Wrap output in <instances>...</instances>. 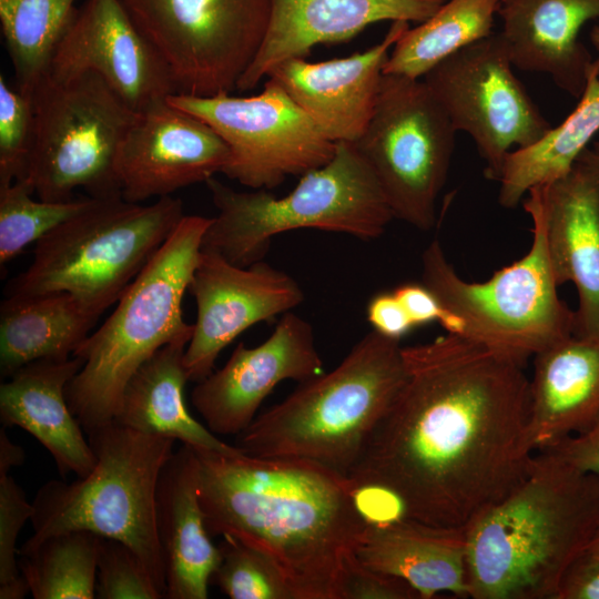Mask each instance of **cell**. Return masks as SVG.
Masks as SVG:
<instances>
[{
	"instance_id": "cell-1",
	"label": "cell",
	"mask_w": 599,
	"mask_h": 599,
	"mask_svg": "<svg viewBox=\"0 0 599 599\" xmlns=\"http://www.w3.org/2000/svg\"><path fill=\"white\" fill-rule=\"evenodd\" d=\"M402 352L405 383L348 479L393 496L407 518L467 528L532 468L530 379L457 334Z\"/></svg>"
},
{
	"instance_id": "cell-2",
	"label": "cell",
	"mask_w": 599,
	"mask_h": 599,
	"mask_svg": "<svg viewBox=\"0 0 599 599\" xmlns=\"http://www.w3.org/2000/svg\"><path fill=\"white\" fill-rule=\"evenodd\" d=\"M194 450L209 534L262 552L294 599H343L368 522L351 480L303 459Z\"/></svg>"
},
{
	"instance_id": "cell-3",
	"label": "cell",
	"mask_w": 599,
	"mask_h": 599,
	"mask_svg": "<svg viewBox=\"0 0 599 599\" xmlns=\"http://www.w3.org/2000/svg\"><path fill=\"white\" fill-rule=\"evenodd\" d=\"M599 525V475L539 453L528 477L466 529L474 599H555Z\"/></svg>"
},
{
	"instance_id": "cell-4",
	"label": "cell",
	"mask_w": 599,
	"mask_h": 599,
	"mask_svg": "<svg viewBox=\"0 0 599 599\" xmlns=\"http://www.w3.org/2000/svg\"><path fill=\"white\" fill-rule=\"evenodd\" d=\"M399 342L367 333L334 369L256 416L236 446L254 457L313 461L348 478L405 383Z\"/></svg>"
},
{
	"instance_id": "cell-5",
	"label": "cell",
	"mask_w": 599,
	"mask_h": 599,
	"mask_svg": "<svg viewBox=\"0 0 599 599\" xmlns=\"http://www.w3.org/2000/svg\"><path fill=\"white\" fill-rule=\"evenodd\" d=\"M210 222L185 215L112 314L73 353L83 365L65 395L85 433L115 418L129 380L159 349L189 344L193 324L184 321L182 302Z\"/></svg>"
},
{
	"instance_id": "cell-6",
	"label": "cell",
	"mask_w": 599,
	"mask_h": 599,
	"mask_svg": "<svg viewBox=\"0 0 599 599\" xmlns=\"http://www.w3.org/2000/svg\"><path fill=\"white\" fill-rule=\"evenodd\" d=\"M205 184L217 215L211 217L201 251L238 266L262 261L272 240L288 231L315 229L369 241L394 219L374 172L349 142H337L332 160L303 174L282 197L268 190L235 191L215 177Z\"/></svg>"
},
{
	"instance_id": "cell-7",
	"label": "cell",
	"mask_w": 599,
	"mask_h": 599,
	"mask_svg": "<svg viewBox=\"0 0 599 599\" xmlns=\"http://www.w3.org/2000/svg\"><path fill=\"white\" fill-rule=\"evenodd\" d=\"M87 434L97 457L94 467L75 481L53 479L39 488L30 519L34 534L27 542L73 530L120 540L140 556L165 596L156 489L175 440L115 419Z\"/></svg>"
},
{
	"instance_id": "cell-8",
	"label": "cell",
	"mask_w": 599,
	"mask_h": 599,
	"mask_svg": "<svg viewBox=\"0 0 599 599\" xmlns=\"http://www.w3.org/2000/svg\"><path fill=\"white\" fill-rule=\"evenodd\" d=\"M184 216L182 201L172 195L146 205L95 199L35 243L30 265L9 281L4 297L67 292L100 317Z\"/></svg>"
},
{
	"instance_id": "cell-9",
	"label": "cell",
	"mask_w": 599,
	"mask_h": 599,
	"mask_svg": "<svg viewBox=\"0 0 599 599\" xmlns=\"http://www.w3.org/2000/svg\"><path fill=\"white\" fill-rule=\"evenodd\" d=\"M532 221L527 254L481 283L463 280L438 240L422 255V283L463 324L460 336L525 366L549 346L573 335L575 311L559 297L538 205L522 202Z\"/></svg>"
},
{
	"instance_id": "cell-10",
	"label": "cell",
	"mask_w": 599,
	"mask_h": 599,
	"mask_svg": "<svg viewBox=\"0 0 599 599\" xmlns=\"http://www.w3.org/2000/svg\"><path fill=\"white\" fill-rule=\"evenodd\" d=\"M35 135L27 181L44 201L122 196L115 173L133 111L98 74L50 73L31 93Z\"/></svg>"
},
{
	"instance_id": "cell-11",
	"label": "cell",
	"mask_w": 599,
	"mask_h": 599,
	"mask_svg": "<svg viewBox=\"0 0 599 599\" xmlns=\"http://www.w3.org/2000/svg\"><path fill=\"white\" fill-rule=\"evenodd\" d=\"M455 134L424 80L383 74L373 115L353 144L374 172L394 219L420 231L434 227Z\"/></svg>"
},
{
	"instance_id": "cell-12",
	"label": "cell",
	"mask_w": 599,
	"mask_h": 599,
	"mask_svg": "<svg viewBox=\"0 0 599 599\" xmlns=\"http://www.w3.org/2000/svg\"><path fill=\"white\" fill-rule=\"evenodd\" d=\"M166 64L176 93H231L270 28L272 0H120Z\"/></svg>"
},
{
	"instance_id": "cell-13",
	"label": "cell",
	"mask_w": 599,
	"mask_h": 599,
	"mask_svg": "<svg viewBox=\"0 0 599 599\" xmlns=\"http://www.w3.org/2000/svg\"><path fill=\"white\" fill-rule=\"evenodd\" d=\"M167 101L217 132L231 153L223 174L252 190H271L287 176H302L336 151V143L271 78L255 95L174 93Z\"/></svg>"
},
{
	"instance_id": "cell-14",
	"label": "cell",
	"mask_w": 599,
	"mask_h": 599,
	"mask_svg": "<svg viewBox=\"0 0 599 599\" xmlns=\"http://www.w3.org/2000/svg\"><path fill=\"white\" fill-rule=\"evenodd\" d=\"M500 33L463 48L424 78L454 129L474 140L498 181L508 153L541 139L552 126L512 71Z\"/></svg>"
},
{
	"instance_id": "cell-15",
	"label": "cell",
	"mask_w": 599,
	"mask_h": 599,
	"mask_svg": "<svg viewBox=\"0 0 599 599\" xmlns=\"http://www.w3.org/2000/svg\"><path fill=\"white\" fill-rule=\"evenodd\" d=\"M187 291L197 314L184 367L189 382L195 383L213 372L221 352L241 333L304 301L297 281L263 260L238 266L207 251L200 252Z\"/></svg>"
},
{
	"instance_id": "cell-16",
	"label": "cell",
	"mask_w": 599,
	"mask_h": 599,
	"mask_svg": "<svg viewBox=\"0 0 599 599\" xmlns=\"http://www.w3.org/2000/svg\"><path fill=\"white\" fill-rule=\"evenodd\" d=\"M230 158L213 128L166 98L136 112L120 145L115 173L122 197L141 203L205 183L223 173Z\"/></svg>"
},
{
	"instance_id": "cell-17",
	"label": "cell",
	"mask_w": 599,
	"mask_h": 599,
	"mask_svg": "<svg viewBox=\"0 0 599 599\" xmlns=\"http://www.w3.org/2000/svg\"><path fill=\"white\" fill-rule=\"evenodd\" d=\"M83 72L101 77L135 112L177 92L166 64L120 0H82L48 73Z\"/></svg>"
},
{
	"instance_id": "cell-18",
	"label": "cell",
	"mask_w": 599,
	"mask_h": 599,
	"mask_svg": "<svg viewBox=\"0 0 599 599\" xmlns=\"http://www.w3.org/2000/svg\"><path fill=\"white\" fill-rule=\"evenodd\" d=\"M322 373L312 325L287 312L258 346L240 343L222 368L196 383L191 399L212 433L237 436L277 384L303 383Z\"/></svg>"
},
{
	"instance_id": "cell-19",
	"label": "cell",
	"mask_w": 599,
	"mask_h": 599,
	"mask_svg": "<svg viewBox=\"0 0 599 599\" xmlns=\"http://www.w3.org/2000/svg\"><path fill=\"white\" fill-rule=\"evenodd\" d=\"M527 194L540 211L558 286L571 282L578 292L573 335L599 336V169L577 161L567 175Z\"/></svg>"
},
{
	"instance_id": "cell-20",
	"label": "cell",
	"mask_w": 599,
	"mask_h": 599,
	"mask_svg": "<svg viewBox=\"0 0 599 599\" xmlns=\"http://www.w3.org/2000/svg\"><path fill=\"white\" fill-rule=\"evenodd\" d=\"M408 28V22H392L384 39L363 52L321 62L287 59L267 77L329 140L354 143L373 115L390 50Z\"/></svg>"
},
{
	"instance_id": "cell-21",
	"label": "cell",
	"mask_w": 599,
	"mask_h": 599,
	"mask_svg": "<svg viewBox=\"0 0 599 599\" xmlns=\"http://www.w3.org/2000/svg\"><path fill=\"white\" fill-rule=\"evenodd\" d=\"M447 0H272L266 38L236 90L254 89L278 63L346 41L380 21L422 23Z\"/></svg>"
},
{
	"instance_id": "cell-22",
	"label": "cell",
	"mask_w": 599,
	"mask_h": 599,
	"mask_svg": "<svg viewBox=\"0 0 599 599\" xmlns=\"http://www.w3.org/2000/svg\"><path fill=\"white\" fill-rule=\"evenodd\" d=\"M156 528L167 599H206L221 550L205 525L199 497V458L182 445L164 465L156 489Z\"/></svg>"
},
{
	"instance_id": "cell-23",
	"label": "cell",
	"mask_w": 599,
	"mask_h": 599,
	"mask_svg": "<svg viewBox=\"0 0 599 599\" xmlns=\"http://www.w3.org/2000/svg\"><path fill=\"white\" fill-rule=\"evenodd\" d=\"M497 13L512 65L547 73L558 88L579 99L595 60L579 31L599 18V0H500Z\"/></svg>"
},
{
	"instance_id": "cell-24",
	"label": "cell",
	"mask_w": 599,
	"mask_h": 599,
	"mask_svg": "<svg viewBox=\"0 0 599 599\" xmlns=\"http://www.w3.org/2000/svg\"><path fill=\"white\" fill-rule=\"evenodd\" d=\"M77 356L32 362L0 386V419L3 427L18 426L52 455L61 476L88 475L97 457L83 428L67 400V386L81 369Z\"/></svg>"
},
{
	"instance_id": "cell-25",
	"label": "cell",
	"mask_w": 599,
	"mask_h": 599,
	"mask_svg": "<svg viewBox=\"0 0 599 599\" xmlns=\"http://www.w3.org/2000/svg\"><path fill=\"white\" fill-rule=\"evenodd\" d=\"M466 529L403 517L368 521L355 555L365 567L400 578L430 599L446 591L469 597Z\"/></svg>"
},
{
	"instance_id": "cell-26",
	"label": "cell",
	"mask_w": 599,
	"mask_h": 599,
	"mask_svg": "<svg viewBox=\"0 0 599 599\" xmlns=\"http://www.w3.org/2000/svg\"><path fill=\"white\" fill-rule=\"evenodd\" d=\"M599 419V336L571 335L535 356L529 434L534 450Z\"/></svg>"
},
{
	"instance_id": "cell-27",
	"label": "cell",
	"mask_w": 599,
	"mask_h": 599,
	"mask_svg": "<svg viewBox=\"0 0 599 599\" xmlns=\"http://www.w3.org/2000/svg\"><path fill=\"white\" fill-rule=\"evenodd\" d=\"M187 343H170L150 357L125 386L115 420L141 433L180 440L196 450L237 454L189 412L184 387Z\"/></svg>"
},
{
	"instance_id": "cell-28",
	"label": "cell",
	"mask_w": 599,
	"mask_h": 599,
	"mask_svg": "<svg viewBox=\"0 0 599 599\" xmlns=\"http://www.w3.org/2000/svg\"><path fill=\"white\" fill-rule=\"evenodd\" d=\"M99 316L71 294L4 297L0 306V370L4 378L40 359H68Z\"/></svg>"
},
{
	"instance_id": "cell-29",
	"label": "cell",
	"mask_w": 599,
	"mask_h": 599,
	"mask_svg": "<svg viewBox=\"0 0 599 599\" xmlns=\"http://www.w3.org/2000/svg\"><path fill=\"white\" fill-rule=\"evenodd\" d=\"M598 131L599 58L590 65L573 111L535 143L508 153L498 177L500 205L516 207L530 189L567 175Z\"/></svg>"
},
{
	"instance_id": "cell-30",
	"label": "cell",
	"mask_w": 599,
	"mask_h": 599,
	"mask_svg": "<svg viewBox=\"0 0 599 599\" xmlns=\"http://www.w3.org/2000/svg\"><path fill=\"white\" fill-rule=\"evenodd\" d=\"M499 1L447 0L427 20L402 34L383 73L424 78L446 58L493 34Z\"/></svg>"
},
{
	"instance_id": "cell-31",
	"label": "cell",
	"mask_w": 599,
	"mask_h": 599,
	"mask_svg": "<svg viewBox=\"0 0 599 599\" xmlns=\"http://www.w3.org/2000/svg\"><path fill=\"white\" fill-rule=\"evenodd\" d=\"M79 0H0V27L16 88L31 95L47 75Z\"/></svg>"
},
{
	"instance_id": "cell-32",
	"label": "cell",
	"mask_w": 599,
	"mask_h": 599,
	"mask_svg": "<svg viewBox=\"0 0 599 599\" xmlns=\"http://www.w3.org/2000/svg\"><path fill=\"white\" fill-rule=\"evenodd\" d=\"M102 537L85 530L51 535L19 549V567L34 599L95 598Z\"/></svg>"
},
{
	"instance_id": "cell-33",
	"label": "cell",
	"mask_w": 599,
	"mask_h": 599,
	"mask_svg": "<svg viewBox=\"0 0 599 599\" xmlns=\"http://www.w3.org/2000/svg\"><path fill=\"white\" fill-rule=\"evenodd\" d=\"M27 181L0 186V265L6 266L31 243L89 207L95 197L33 200Z\"/></svg>"
},
{
	"instance_id": "cell-34",
	"label": "cell",
	"mask_w": 599,
	"mask_h": 599,
	"mask_svg": "<svg viewBox=\"0 0 599 599\" xmlns=\"http://www.w3.org/2000/svg\"><path fill=\"white\" fill-rule=\"evenodd\" d=\"M221 561L212 576L232 599H294L277 568L260 551L232 536H222Z\"/></svg>"
},
{
	"instance_id": "cell-35",
	"label": "cell",
	"mask_w": 599,
	"mask_h": 599,
	"mask_svg": "<svg viewBox=\"0 0 599 599\" xmlns=\"http://www.w3.org/2000/svg\"><path fill=\"white\" fill-rule=\"evenodd\" d=\"M35 114L31 95L11 88L0 75V186L24 181L34 144Z\"/></svg>"
},
{
	"instance_id": "cell-36",
	"label": "cell",
	"mask_w": 599,
	"mask_h": 599,
	"mask_svg": "<svg viewBox=\"0 0 599 599\" xmlns=\"http://www.w3.org/2000/svg\"><path fill=\"white\" fill-rule=\"evenodd\" d=\"M95 598L161 599L162 591L140 556L126 544L101 539Z\"/></svg>"
},
{
	"instance_id": "cell-37",
	"label": "cell",
	"mask_w": 599,
	"mask_h": 599,
	"mask_svg": "<svg viewBox=\"0 0 599 599\" xmlns=\"http://www.w3.org/2000/svg\"><path fill=\"white\" fill-rule=\"evenodd\" d=\"M33 515V505L22 488L9 475L0 470V598L22 599L29 586L19 567L17 538L27 520Z\"/></svg>"
},
{
	"instance_id": "cell-38",
	"label": "cell",
	"mask_w": 599,
	"mask_h": 599,
	"mask_svg": "<svg viewBox=\"0 0 599 599\" xmlns=\"http://www.w3.org/2000/svg\"><path fill=\"white\" fill-rule=\"evenodd\" d=\"M343 599H419V596L405 580L372 570L355 557L348 567Z\"/></svg>"
},
{
	"instance_id": "cell-39",
	"label": "cell",
	"mask_w": 599,
	"mask_h": 599,
	"mask_svg": "<svg viewBox=\"0 0 599 599\" xmlns=\"http://www.w3.org/2000/svg\"><path fill=\"white\" fill-rule=\"evenodd\" d=\"M407 311L415 327L439 323L447 333L460 335L461 321L444 307L437 296L422 282H408L393 290Z\"/></svg>"
},
{
	"instance_id": "cell-40",
	"label": "cell",
	"mask_w": 599,
	"mask_h": 599,
	"mask_svg": "<svg viewBox=\"0 0 599 599\" xmlns=\"http://www.w3.org/2000/svg\"><path fill=\"white\" fill-rule=\"evenodd\" d=\"M583 474L599 475V419L588 429L539 450Z\"/></svg>"
},
{
	"instance_id": "cell-41",
	"label": "cell",
	"mask_w": 599,
	"mask_h": 599,
	"mask_svg": "<svg viewBox=\"0 0 599 599\" xmlns=\"http://www.w3.org/2000/svg\"><path fill=\"white\" fill-rule=\"evenodd\" d=\"M366 316L373 331L380 335L400 341L415 328L407 311L394 292H379L368 301Z\"/></svg>"
},
{
	"instance_id": "cell-42",
	"label": "cell",
	"mask_w": 599,
	"mask_h": 599,
	"mask_svg": "<svg viewBox=\"0 0 599 599\" xmlns=\"http://www.w3.org/2000/svg\"><path fill=\"white\" fill-rule=\"evenodd\" d=\"M555 599H599V556L583 551L564 573Z\"/></svg>"
},
{
	"instance_id": "cell-43",
	"label": "cell",
	"mask_w": 599,
	"mask_h": 599,
	"mask_svg": "<svg viewBox=\"0 0 599 599\" xmlns=\"http://www.w3.org/2000/svg\"><path fill=\"white\" fill-rule=\"evenodd\" d=\"M23 449L13 444L4 432V427L0 430V470L10 471L12 467L23 463Z\"/></svg>"
},
{
	"instance_id": "cell-44",
	"label": "cell",
	"mask_w": 599,
	"mask_h": 599,
	"mask_svg": "<svg viewBox=\"0 0 599 599\" xmlns=\"http://www.w3.org/2000/svg\"><path fill=\"white\" fill-rule=\"evenodd\" d=\"M577 161L586 162L599 169V153L592 149H585Z\"/></svg>"
},
{
	"instance_id": "cell-45",
	"label": "cell",
	"mask_w": 599,
	"mask_h": 599,
	"mask_svg": "<svg viewBox=\"0 0 599 599\" xmlns=\"http://www.w3.org/2000/svg\"><path fill=\"white\" fill-rule=\"evenodd\" d=\"M585 552H587L589 555H592V556H599V525H598V528H597V530L595 532V536H593L592 540L588 545Z\"/></svg>"
},
{
	"instance_id": "cell-46",
	"label": "cell",
	"mask_w": 599,
	"mask_h": 599,
	"mask_svg": "<svg viewBox=\"0 0 599 599\" xmlns=\"http://www.w3.org/2000/svg\"><path fill=\"white\" fill-rule=\"evenodd\" d=\"M590 42L599 54V26H595L590 31Z\"/></svg>"
},
{
	"instance_id": "cell-47",
	"label": "cell",
	"mask_w": 599,
	"mask_h": 599,
	"mask_svg": "<svg viewBox=\"0 0 599 599\" xmlns=\"http://www.w3.org/2000/svg\"><path fill=\"white\" fill-rule=\"evenodd\" d=\"M592 150H595L596 152L599 153V141L593 143V149Z\"/></svg>"
}]
</instances>
